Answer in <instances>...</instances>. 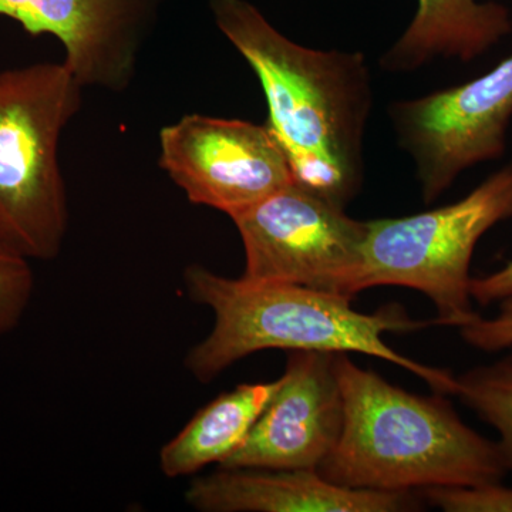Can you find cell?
I'll list each match as a JSON object with an SVG mask.
<instances>
[{"instance_id": "2e32d148", "label": "cell", "mask_w": 512, "mask_h": 512, "mask_svg": "<svg viewBox=\"0 0 512 512\" xmlns=\"http://www.w3.org/2000/svg\"><path fill=\"white\" fill-rule=\"evenodd\" d=\"M420 495L446 512H512V488L501 481L470 487L426 488Z\"/></svg>"}, {"instance_id": "6da1fadb", "label": "cell", "mask_w": 512, "mask_h": 512, "mask_svg": "<svg viewBox=\"0 0 512 512\" xmlns=\"http://www.w3.org/2000/svg\"><path fill=\"white\" fill-rule=\"evenodd\" d=\"M218 28L252 67L295 183L345 208L363 180L372 92L362 53L315 50L282 35L247 0H211Z\"/></svg>"}, {"instance_id": "ba28073f", "label": "cell", "mask_w": 512, "mask_h": 512, "mask_svg": "<svg viewBox=\"0 0 512 512\" xmlns=\"http://www.w3.org/2000/svg\"><path fill=\"white\" fill-rule=\"evenodd\" d=\"M160 167L197 205L235 217L295 183L271 128L188 114L160 133Z\"/></svg>"}, {"instance_id": "277c9868", "label": "cell", "mask_w": 512, "mask_h": 512, "mask_svg": "<svg viewBox=\"0 0 512 512\" xmlns=\"http://www.w3.org/2000/svg\"><path fill=\"white\" fill-rule=\"evenodd\" d=\"M82 89L64 63L0 72V244L29 261H52L66 239L59 144Z\"/></svg>"}, {"instance_id": "e0dca14e", "label": "cell", "mask_w": 512, "mask_h": 512, "mask_svg": "<svg viewBox=\"0 0 512 512\" xmlns=\"http://www.w3.org/2000/svg\"><path fill=\"white\" fill-rule=\"evenodd\" d=\"M493 318L474 316L461 326L460 336L471 348L485 353H497L512 348V295L498 302Z\"/></svg>"}, {"instance_id": "ac0fdd59", "label": "cell", "mask_w": 512, "mask_h": 512, "mask_svg": "<svg viewBox=\"0 0 512 512\" xmlns=\"http://www.w3.org/2000/svg\"><path fill=\"white\" fill-rule=\"evenodd\" d=\"M473 301L481 306L493 305L512 295V261L493 274L473 278L470 284Z\"/></svg>"}, {"instance_id": "30bf717a", "label": "cell", "mask_w": 512, "mask_h": 512, "mask_svg": "<svg viewBox=\"0 0 512 512\" xmlns=\"http://www.w3.org/2000/svg\"><path fill=\"white\" fill-rule=\"evenodd\" d=\"M0 16L55 36L82 87L121 90L136 67L134 0H0Z\"/></svg>"}, {"instance_id": "5b68a950", "label": "cell", "mask_w": 512, "mask_h": 512, "mask_svg": "<svg viewBox=\"0 0 512 512\" xmlns=\"http://www.w3.org/2000/svg\"><path fill=\"white\" fill-rule=\"evenodd\" d=\"M511 218L512 163L454 204L367 221L353 293L376 286L414 289L433 303L436 325L461 328L477 315L470 293L474 249L485 232Z\"/></svg>"}, {"instance_id": "8fae6325", "label": "cell", "mask_w": 512, "mask_h": 512, "mask_svg": "<svg viewBox=\"0 0 512 512\" xmlns=\"http://www.w3.org/2000/svg\"><path fill=\"white\" fill-rule=\"evenodd\" d=\"M417 495L342 487L316 470L220 467L195 478L185 501L202 512H403L420 510Z\"/></svg>"}, {"instance_id": "8992f818", "label": "cell", "mask_w": 512, "mask_h": 512, "mask_svg": "<svg viewBox=\"0 0 512 512\" xmlns=\"http://www.w3.org/2000/svg\"><path fill=\"white\" fill-rule=\"evenodd\" d=\"M254 282L308 286L355 298L367 221L293 183L231 218Z\"/></svg>"}, {"instance_id": "9a60e30c", "label": "cell", "mask_w": 512, "mask_h": 512, "mask_svg": "<svg viewBox=\"0 0 512 512\" xmlns=\"http://www.w3.org/2000/svg\"><path fill=\"white\" fill-rule=\"evenodd\" d=\"M35 291L29 259L0 244V336L20 325Z\"/></svg>"}, {"instance_id": "52a82bcc", "label": "cell", "mask_w": 512, "mask_h": 512, "mask_svg": "<svg viewBox=\"0 0 512 512\" xmlns=\"http://www.w3.org/2000/svg\"><path fill=\"white\" fill-rule=\"evenodd\" d=\"M400 144L413 157L430 204L458 175L505 153L512 117V56L484 76L390 109Z\"/></svg>"}, {"instance_id": "9c48e42d", "label": "cell", "mask_w": 512, "mask_h": 512, "mask_svg": "<svg viewBox=\"0 0 512 512\" xmlns=\"http://www.w3.org/2000/svg\"><path fill=\"white\" fill-rule=\"evenodd\" d=\"M343 419L335 353L292 350L274 396L220 467L318 471L338 444Z\"/></svg>"}, {"instance_id": "7a4b0ae2", "label": "cell", "mask_w": 512, "mask_h": 512, "mask_svg": "<svg viewBox=\"0 0 512 512\" xmlns=\"http://www.w3.org/2000/svg\"><path fill=\"white\" fill-rule=\"evenodd\" d=\"M342 434L318 473L359 490L421 491L500 483L510 471L497 441L467 426L446 394L420 396L335 353Z\"/></svg>"}, {"instance_id": "4fadbf2b", "label": "cell", "mask_w": 512, "mask_h": 512, "mask_svg": "<svg viewBox=\"0 0 512 512\" xmlns=\"http://www.w3.org/2000/svg\"><path fill=\"white\" fill-rule=\"evenodd\" d=\"M278 386L279 379L239 384L202 407L161 448L160 468L164 476H191L210 464H221L247 439Z\"/></svg>"}, {"instance_id": "3957f363", "label": "cell", "mask_w": 512, "mask_h": 512, "mask_svg": "<svg viewBox=\"0 0 512 512\" xmlns=\"http://www.w3.org/2000/svg\"><path fill=\"white\" fill-rule=\"evenodd\" d=\"M184 284L192 302L210 308V335L190 349L185 367L201 383L249 355L268 349L360 353L403 367L431 390L456 396L457 376L400 355L384 342L386 333L423 329L399 305L373 313L352 308V298L308 286L225 278L200 265L185 269Z\"/></svg>"}, {"instance_id": "7c38bea8", "label": "cell", "mask_w": 512, "mask_h": 512, "mask_svg": "<svg viewBox=\"0 0 512 512\" xmlns=\"http://www.w3.org/2000/svg\"><path fill=\"white\" fill-rule=\"evenodd\" d=\"M511 30L510 10L498 2L419 0L412 23L382 63L390 72H409L439 56L471 62Z\"/></svg>"}, {"instance_id": "5bb4252c", "label": "cell", "mask_w": 512, "mask_h": 512, "mask_svg": "<svg viewBox=\"0 0 512 512\" xmlns=\"http://www.w3.org/2000/svg\"><path fill=\"white\" fill-rule=\"evenodd\" d=\"M456 397L497 431L498 447L512 473V353L458 375Z\"/></svg>"}]
</instances>
